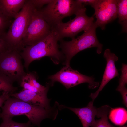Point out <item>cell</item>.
Here are the masks:
<instances>
[{"mask_svg":"<svg viewBox=\"0 0 127 127\" xmlns=\"http://www.w3.org/2000/svg\"><path fill=\"white\" fill-rule=\"evenodd\" d=\"M59 40L55 32L52 30L45 38L32 45L25 46L20 52L24 61L26 69L33 61L48 56L54 63L57 64L62 59L64 55L59 49Z\"/></svg>","mask_w":127,"mask_h":127,"instance_id":"6da1fadb","label":"cell"},{"mask_svg":"<svg viewBox=\"0 0 127 127\" xmlns=\"http://www.w3.org/2000/svg\"><path fill=\"white\" fill-rule=\"evenodd\" d=\"M50 26L39 10L35 8L22 40L23 48L33 44L44 39L51 32Z\"/></svg>","mask_w":127,"mask_h":127,"instance_id":"9c48e42d","label":"cell"},{"mask_svg":"<svg viewBox=\"0 0 127 127\" xmlns=\"http://www.w3.org/2000/svg\"><path fill=\"white\" fill-rule=\"evenodd\" d=\"M121 74L119 81V85L117 87H126L127 83V65L123 63L121 68Z\"/></svg>","mask_w":127,"mask_h":127,"instance_id":"7402d4cb","label":"cell"},{"mask_svg":"<svg viewBox=\"0 0 127 127\" xmlns=\"http://www.w3.org/2000/svg\"><path fill=\"white\" fill-rule=\"evenodd\" d=\"M13 83L8 77L0 72V92L3 91L10 94L14 93L18 88L13 86Z\"/></svg>","mask_w":127,"mask_h":127,"instance_id":"d6986e66","label":"cell"},{"mask_svg":"<svg viewBox=\"0 0 127 127\" xmlns=\"http://www.w3.org/2000/svg\"><path fill=\"white\" fill-rule=\"evenodd\" d=\"M35 8L31 0H27L14 18L8 31L2 37L9 49L20 52L23 48L22 40Z\"/></svg>","mask_w":127,"mask_h":127,"instance_id":"3957f363","label":"cell"},{"mask_svg":"<svg viewBox=\"0 0 127 127\" xmlns=\"http://www.w3.org/2000/svg\"><path fill=\"white\" fill-rule=\"evenodd\" d=\"M120 127H127V126H123Z\"/></svg>","mask_w":127,"mask_h":127,"instance_id":"83f0119b","label":"cell"},{"mask_svg":"<svg viewBox=\"0 0 127 127\" xmlns=\"http://www.w3.org/2000/svg\"><path fill=\"white\" fill-rule=\"evenodd\" d=\"M84 7L85 6L77 0H53L38 10L52 29L62 22L64 18L75 14Z\"/></svg>","mask_w":127,"mask_h":127,"instance_id":"5b68a950","label":"cell"},{"mask_svg":"<svg viewBox=\"0 0 127 127\" xmlns=\"http://www.w3.org/2000/svg\"><path fill=\"white\" fill-rule=\"evenodd\" d=\"M94 101L90 102L85 107L81 108H72L61 105L60 109L67 108L74 112L80 119L83 127H91L95 122L97 108L94 106Z\"/></svg>","mask_w":127,"mask_h":127,"instance_id":"4fadbf2b","label":"cell"},{"mask_svg":"<svg viewBox=\"0 0 127 127\" xmlns=\"http://www.w3.org/2000/svg\"><path fill=\"white\" fill-rule=\"evenodd\" d=\"M53 0H31L34 8L38 10H40L44 5L51 3Z\"/></svg>","mask_w":127,"mask_h":127,"instance_id":"603a6c76","label":"cell"},{"mask_svg":"<svg viewBox=\"0 0 127 127\" xmlns=\"http://www.w3.org/2000/svg\"></svg>","mask_w":127,"mask_h":127,"instance_id":"f1b7e54d","label":"cell"},{"mask_svg":"<svg viewBox=\"0 0 127 127\" xmlns=\"http://www.w3.org/2000/svg\"><path fill=\"white\" fill-rule=\"evenodd\" d=\"M117 15L119 23L121 25L122 31L127 32V0H118Z\"/></svg>","mask_w":127,"mask_h":127,"instance_id":"ac0fdd59","label":"cell"},{"mask_svg":"<svg viewBox=\"0 0 127 127\" xmlns=\"http://www.w3.org/2000/svg\"><path fill=\"white\" fill-rule=\"evenodd\" d=\"M1 107L0 118L24 115L29 119L32 125L39 127L44 119L50 118L52 109L29 104L16 98L10 97Z\"/></svg>","mask_w":127,"mask_h":127,"instance_id":"7a4b0ae2","label":"cell"},{"mask_svg":"<svg viewBox=\"0 0 127 127\" xmlns=\"http://www.w3.org/2000/svg\"><path fill=\"white\" fill-rule=\"evenodd\" d=\"M118 0H99L93 8L96 18L95 23L97 27L105 29L106 25L117 18V4Z\"/></svg>","mask_w":127,"mask_h":127,"instance_id":"30bf717a","label":"cell"},{"mask_svg":"<svg viewBox=\"0 0 127 127\" xmlns=\"http://www.w3.org/2000/svg\"><path fill=\"white\" fill-rule=\"evenodd\" d=\"M97 27L94 22L88 30L76 38L69 41H66L63 39L59 40L60 48L65 58L64 65H70V60L74 56L87 48L96 47L97 53H101L103 45L99 42L97 37L96 30Z\"/></svg>","mask_w":127,"mask_h":127,"instance_id":"277c9868","label":"cell"},{"mask_svg":"<svg viewBox=\"0 0 127 127\" xmlns=\"http://www.w3.org/2000/svg\"><path fill=\"white\" fill-rule=\"evenodd\" d=\"M9 49L6 42L0 36V55L4 52Z\"/></svg>","mask_w":127,"mask_h":127,"instance_id":"4316f807","label":"cell"},{"mask_svg":"<svg viewBox=\"0 0 127 127\" xmlns=\"http://www.w3.org/2000/svg\"><path fill=\"white\" fill-rule=\"evenodd\" d=\"M111 108L108 105L103 106L97 108L96 116L100 118L95 120L91 127H116L111 124L108 121V115Z\"/></svg>","mask_w":127,"mask_h":127,"instance_id":"2e32d148","label":"cell"},{"mask_svg":"<svg viewBox=\"0 0 127 127\" xmlns=\"http://www.w3.org/2000/svg\"><path fill=\"white\" fill-rule=\"evenodd\" d=\"M47 92L36 93L23 89L18 93L10 94V97H15L29 104L42 107L46 109L49 107L50 100L47 97Z\"/></svg>","mask_w":127,"mask_h":127,"instance_id":"7c38bea8","label":"cell"},{"mask_svg":"<svg viewBox=\"0 0 127 127\" xmlns=\"http://www.w3.org/2000/svg\"><path fill=\"white\" fill-rule=\"evenodd\" d=\"M11 24L10 19L4 15L0 11V36L2 37L6 33L7 28Z\"/></svg>","mask_w":127,"mask_h":127,"instance_id":"44dd1931","label":"cell"},{"mask_svg":"<svg viewBox=\"0 0 127 127\" xmlns=\"http://www.w3.org/2000/svg\"><path fill=\"white\" fill-rule=\"evenodd\" d=\"M2 122L0 125V127H31L32 126L30 121L21 123L15 122L12 118L8 117L1 118Z\"/></svg>","mask_w":127,"mask_h":127,"instance_id":"ffe728a7","label":"cell"},{"mask_svg":"<svg viewBox=\"0 0 127 127\" xmlns=\"http://www.w3.org/2000/svg\"><path fill=\"white\" fill-rule=\"evenodd\" d=\"M109 114V119L113 123L116 125H123L127 121V111L124 108H111Z\"/></svg>","mask_w":127,"mask_h":127,"instance_id":"e0dca14e","label":"cell"},{"mask_svg":"<svg viewBox=\"0 0 127 127\" xmlns=\"http://www.w3.org/2000/svg\"><path fill=\"white\" fill-rule=\"evenodd\" d=\"M79 2L85 6L86 5H90L93 8L98 2L99 0H77Z\"/></svg>","mask_w":127,"mask_h":127,"instance_id":"d4e9b609","label":"cell"},{"mask_svg":"<svg viewBox=\"0 0 127 127\" xmlns=\"http://www.w3.org/2000/svg\"><path fill=\"white\" fill-rule=\"evenodd\" d=\"M86 8L83 7L75 14L76 16L69 21L59 23L52 29L56 34L59 41L65 37L72 39L81 32L88 30L94 23V18L89 17L86 14Z\"/></svg>","mask_w":127,"mask_h":127,"instance_id":"8992f818","label":"cell"},{"mask_svg":"<svg viewBox=\"0 0 127 127\" xmlns=\"http://www.w3.org/2000/svg\"><path fill=\"white\" fill-rule=\"evenodd\" d=\"M116 90L119 92L121 94L123 99V103L126 107H127V88L126 87H117Z\"/></svg>","mask_w":127,"mask_h":127,"instance_id":"cb8c5ba5","label":"cell"},{"mask_svg":"<svg viewBox=\"0 0 127 127\" xmlns=\"http://www.w3.org/2000/svg\"><path fill=\"white\" fill-rule=\"evenodd\" d=\"M103 57L106 60L107 63L101 83L98 90L94 93H91L90 96L93 101L109 82L114 78L118 77L119 75L115 65V62L118 59V57L115 54L111 52L109 48L105 50Z\"/></svg>","mask_w":127,"mask_h":127,"instance_id":"8fae6325","label":"cell"},{"mask_svg":"<svg viewBox=\"0 0 127 127\" xmlns=\"http://www.w3.org/2000/svg\"><path fill=\"white\" fill-rule=\"evenodd\" d=\"M20 86L23 89L36 93L48 92V86H43L40 84L36 80V75L35 73H26L22 78Z\"/></svg>","mask_w":127,"mask_h":127,"instance_id":"9a60e30c","label":"cell"},{"mask_svg":"<svg viewBox=\"0 0 127 127\" xmlns=\"http://www.w3.org/2000/svg\"><path fill=\"white\" fill-rule=\"evenodd\" d=\"M27 0H0V11L5 16L14 18Z\"/></svg>","mask_w":127,"mask_h":127,"instance_id":"5bb4252c","label":"cell"},{"mask_svg":"<svg viewBox=\"0 0 127 127\" xmlns=\"http://www.w3.org/2000/svg\"><path fill=\"white\" fill-rule=\"evenodd\" d=\"M20 52L8 49L0 55V72L8 77L12 82L20 83L26 73L22 64Z\"/></svg>","mask_w":127,"mask_h":127,"instance_id":"52a82bcc","label":"cell"},{"mask_svg":"<svg viewBox=\"0 0 127 127\" xmlns=\"http://www.w3.org/2000/svg\"><path fill=\"white\" fill-rule=\"evenodd\" d=\"M10 94L8 92L3 91L0 95V107H1L4 102L10 97Z\"/></svg>","mask_w":127,"mask_h":127,"instance_id":"484cf974","label":"cell"},{"mask_svg":"<svg viewBox=\"0 0 127 127\" xmlns=\"http://www.w3.org/2000/svg\"><path fill=\"white\" fill-rule=\"evenodd\" d=\"M48 79L51 81L52 85L55 82H58L67 89L84 83H88L89 88L93 89L97 87L99 84V82L95 81L93 77L82 74L73 69L70 65H65L58 72L49 76Z\"/></svg>","mask_w":127,"mask_h":127,"instance_id":"ba28073f","label":"cell"}]
</instances>
